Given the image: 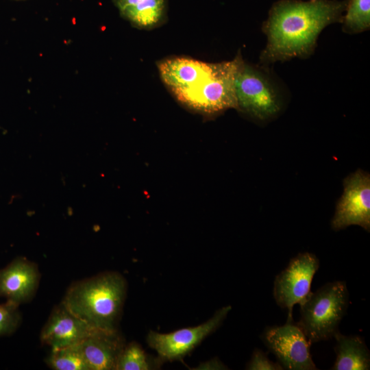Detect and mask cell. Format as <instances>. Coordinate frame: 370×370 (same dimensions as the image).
Instances as JSON below:
<instances>
[{"label":"cell","mask_w":370,"mask_h":370,"mask_svg":"<svg viewBox=\"0 0 370 370\" xmlns=\"http://www.w3.org/2000/svg\"><path fill=\"white\" fill-rule=\"evenodd\" d=\"M347 0H278L262 23L267 44L260 64L268 66L295 58L310 57L327 26L342 22Z\"/></svg>","instance_id":"6da1fadb"},{"label":"cell","mask_w":370,"mask_h":370,"mask_svg":"<svg viewBox=\"0 0 370 370\" xmlns=\"http://www.w3.org/2000/svg\"><path fill=\"white\" fill-rule=\"evenodd\" d=\"M243 60L241 53L228 61L206 62L172 57L157 64L161 80L184 106L206 116L238 109L235 79Z\"/></svg>","instance_id":"7a4b0ae2"},{"label":"cell","mask_w":370,"mask_h":370,"mask_svg":"<svg viewBox=\"0 0 370 370\" xmlns=\"http://www.w3.org/2000/svg\"><path fill=\"white\" fill-rule=\"evenodd\" d=\"M126 293L123 276L108 271L74 282L62 302L92 328L114 330H117Z\"/></svg>","instance_id":"3957f363"},{"label":"cell","mask_w":370,"mask_h":370,"mask_svg":"<svg viewBox=\"0 0 370 370\" xmlns=\"http://www.w3.org/2000/svg\"><path fill=\"white\" fill-rule=\"evenodd\" d=\"M349 304L345 282L326 283L310 292L299 305L300 319L296 324L311 344L329 340L339 332V324Z\"/></svg>","instance_id":"277c9868"},{"label":"cell","mask_w":370,"mask_h":370,"mask_svg":"<svg viewBox=\"0 0 370 370\" xmlns=\"http://www.w3.org/2000/svg\"><path fill=\"white\" fill-rule=\"evenodd\" d=\"M268 66L242 61L235 79L238 110L264 121L277 116L283 106V91Z\"/></svg>","instance_id":"5b68a950"},{"label":"cell","mask_w":370,"mask_h":370,"mask_svg":"<svg viewBox=\"0 0 370 370\" xmlns=\"http://www.w3.org/2000/svg\"><path fill=\"white\" fill-rule=\"evenodd\" d=\"M319 267V260L314 254L299 253L276 275L273 297L278 306L287 310V321H293V306L301 304L311 292V283Z\"/></svg>","instance_id":"8992f818"},{"label":"cell","mask_w":370,"mask_h":370,"mask_svg":"<svg viewBox=\"0 0 370 370\" xmlns=\"http://www.w3.org/2000/svg\"><path fill=\"white\" fill-rule=\"evenodd\" d=\"M260 338L276 357L283 369L317 370L310 347L311 343L293 321L283 325L267 326Z\"/></svg>","instance_id":"52a82bcc"},{"label":"cell","mask_w":370,"mask_h":370,"mask_svg":"<svg viewBox=\"0 0 370 370\" xmlns=\"http://www.w3.org/2000/svg\"><path fill=\"white\" fill-rule=\"evenodd\" d=\"M231 306L219 309L207 321L195 327L162 334L151 330L147 337L149 346L164 361L182 360L208 336L215 332L231 310Z\"/></svg>","instance_id":"ba28073f"},{"label":"cell","mask_w":370,"mask_h":370,"mask_svg":"<svg viewBox=\"0 0 370 370\" xmlns=\"http://www.w3.org/2000/svg\"><path fill=\"white\" fill-rule=\"evenodd\" d=\"M343 193L331 221L334 230L352 225L370 230V175L359 169L343 181Z\"/></svg>","instance_id":"9c48e42d"},{"label":"cell","mask_w":370,"mask_h":370,"mask_svg":"<svg viewBox=\"0 0 370 370\" xmlns=\"http://www.w3.org/2000/svg\"><path fill=\"white\" fill-rule=\"evenodd\" d=\"M95 330L61 302L51 312L40 332V340L54 349L79 343Z\"/></svg>","instance_id":"30bf717a"},{"label":"cell","mask_w":370,"mask_h":370,"mask_svg":"<svg viewBox=\"0 0 370 370\" xmlns=\"http://www.w3.org/2000/svg\"><path fill=\"white\" fill-rule=\"evenodd\" d=\"M37 264L25 258H17L0 269V297L20 305L29 301L39 286Z\"/></svg>","instance_id":"8fae6325"},{"label":"cell","mask_w":370,"mask_h":370,"mask_svg":"<svg viewBox=\"0 0 370 370\" xmlns=\"http://www.w3.org/2000/svg\"><path fill=\"white\" fill-rule=\"evenodd\" d=\"M125 345L118 329L95 330L78 343L89 370H115Z\"/></svg>","instance_id":"7c38bea8"},{"label":"cell","mask_w":370,"mask_h":370,"mask_svg":"<svg viewBox=\"0 0 370 370\" xmlns=\"http://www.w3.org/2000/svg\"><path fill=\"white\" fill-rule=\"evenodd\" d=\"M336 340V354L333 370H368L370 353L364 339L360 336H345L340 332L333 337Z\"/></svg>","instance_id":"4fadbf2b"},{"label":"cell","mask_w":370,"mask_h":370,"mask_svg":"<svg viewBox=\"0 0 370 370\" xmlns=\"http://www.w3.org/2000/svg\"><path fill=\"white\" fill-rule=\"evenodd\" d=\"M119 14L134 27L152 29L162 25L166 20V0H143Z\"/></svg>","instance_id":"5bb4252c"},{"label":"cell","mask_w":370,"mask_h":370,"mask_svg":"<svg viewBox=\"0 0 370 370\" xmlns=\"http://www.w3.org/2000/svg\"><path fill=\"white\" fill-rule=\"evenodd\" d=\"M159 358L152 359L135 341L125 344L119 357L115 370H149L159 369L162 364Z\"/></svg>","instance_id":"9a60e30c"},{"label":"cell","mask_w":370,"mask_h":370,"mask_svg":"<svg viewBox=\"0 0 370 370\" xmlns=\"http://www.w3.org/2000/svg\"><path fill=\"white\" fill-rule=\"evenodd\" d=\"M342 19V29L347 34H355L369 29L370 0H347Z\"/></svg>","instance_id":"2e32d148"},{"label":"cell","mask_w":370,"mask_h":370,"mask_svg":"<svg viewBox=\"0 0 370 370\" xmlns=\"http://www.w3.org/2000/svg\"><path fill=\"white\" fill-rule=\"evenodd\" d=\"M46 362L55 370H89L78 343L51 349Z\"/></svg>","instance_id":"e0dca14e"},{"label":"cell","mask_w":370,"mask_h":370,"mask_svg":"<svg viewBox=\"0 0 370 370\" xmlns=\"http://www.w3.org/2000/svg\"><path fill=\"white\" fill-rule=\"evenodd\" d=\"M18 307L9 301L0 304V336L10 335L18 329L21 321Z\"/></svg>","instance_id":"ac0fdd59"},{"label":"cell","mask_w":370,"mask_h":370,"mask_svg":"<svg viewBox=\"0 0 370 370\" xmlns=\"http://www.w3.org/2000/svg\"><path fill=\"white\" fill-rule=\"evenodd\" d=\"M249 370H282L283 368L278 362L269 360L266 353L260 349H255L250 360L246 366Z\"/></svg>","instance_id":"d6986e66"},{"label":"cell","mask_w":370,"mask_h":370,"mask_svg":"<svg viewBox=\"0 0 370 370\" xmlns=\"http://www.w3.org/2000/svg\"><path fill=\"white\" fill-rule=\"evenodd\" d=\"M119 13L139 3L143 0H112Z\"/></svg>","instance_id":"ffe728a7"},{"label":"cell","mask_w":370,"mask_h":370,"mask_svg":"<svg viewBox=\"0 0 370 370\" xmlns=\"http://www.w3.org/2000/svg\"><path fill=\"white\" fill-rule=\"evenodd\" d=\"M202 367V366H201ZM204 369H227V367L223 364L219 359L214 358L210 361L203 363L202 368Z\"/></svg>","instance_id":"44dd1931"}]
</instances>
